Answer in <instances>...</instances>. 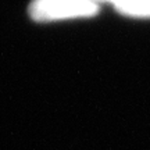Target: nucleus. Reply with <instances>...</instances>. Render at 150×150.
<instances>
[{
	"label": "nucleus",
	"mask_w": 150,
	"mask_h": 150,
	"mask_svg": "<svg viewBox=\"0 0 150 150\" xmlns=\"http://www.w3.org/2000/svg\"><path fill=\"white\" fill-rule=\"evenodd\" d=\"M97 11L95 0H33L29 6L32 20L40 22L86 18L96 16Z\"/></svg>",
	"instance_id": "f257e3e1"
},
{
	"label": "nucleus",
	"mask_w": 150,
	"mask_h": 150,
	"mask_svg": "<svg viewBox=\"0 0 150 150\" xmlns=\"http://www.w3.org/2000/svg\"><path fill=\"white\" fill-rule=\"evenodd\" d=\"M121 14L135 18H150V0H112Z\"/></svg>",
	"instance_id": "f03ea898"
}]
</instances>
